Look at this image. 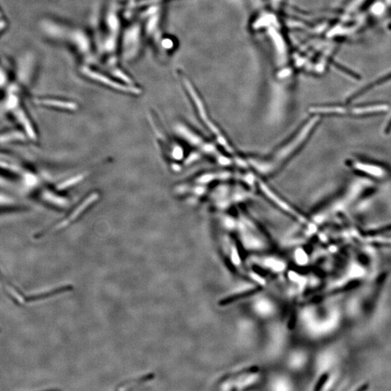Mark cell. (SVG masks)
<instances>
[{"mask_svg":"<svg viewBox=\"0 0 391 391\" xmlns=\"http://www.w3.org/2000/svg\"><path fill=\"white\" fill-rule=\"evenodd\" d=\"M318 121H319L318 118L311 119L305 125L299 133L293 137V139L285 144L282 148L278 150L277 152L270 158V161L268 160L267 162H262L260 164L255 163L254 167L263 173H269L272 172L273 170L276 169L279 165L285 163L290 157L292 156L293 153L304 144V141L307 139L309 135L312 132L313 129L318 124Z\"/></svg>","mask_w":391,"mask_h":391,"instance_id":"6da1fadb","label":"cell"},{"mask_svg":"<svg viewBox=\"0 0 391 391\" xmlns=\"http://www.w3.org/2000/svg\"><path fill=\"white\" fill-rule=\"evenodd\" d=\"M7 112L13 118L15 123L18 126V129L21 130L22 132L26 135L28 140L35 141L37 139L36 131L33 126V122L21 102L8 109Z\"/></svg>","mask_w":391,"mask_h":391,"instance_id":"7a4b0ae2","label":"cell"},{"mask_svg":"<svg viewBox=\"0 0 391 391\" xmlns=\"http://www.w3.org/2000/svg\"><path fill=\"white\" fill-rule=\"evenodd\" d=\"M26 207L22 196L0 188V212L17 211Z\"/></svg>","mask_w":391,"mask_h":391,"instance_id":"3957f363","label":"cell"},{"mask_svg":"<svg viewBox=\"0 0 391 391\" xmlns=\"http://www.w3.org/2000/svg\"><path fill=\"white\" fill-rule=\"evenodd\" d=\"M98 197H99V196H98L97 193H93V194L88 197L86 199V200H84V201L68 217H67V218L62 220L60 223L57 224L56 226L52 227V228L50 229V231H52V230H61V229H63L64 227H67V225H70L72 222L75 221L77 217L80 216L83 212L87 210L88 207L90 206L91 205H92L94 202L97 201Z\"/></svg>","mask_w":391,"mask_h":391,"instance_id":"277c9868","label":"cell"},{"mask_svg":"<svg viewBox=\"0 0 391 391\" xmlns=\"http://www.w3.org/2000/svg\"><path fill=\"white\" fill-rule=\"evenodd\" d=\"M84 71L88 77L102 83V84H105V85L108 86V87L112 88V89H116V90L126 93H131V94H137L140 93V90L137 88L122 85V84H119V83L111 80L109 77L101 75V74L98 73V72L92 71V70H89V69H85Z\"/></svg>","mask_w":391,"mask_h":391,"instance_id":"5b68a950","label":"cell"},{"mask_svg":"<svg viewBox=\"0 0 391 391\" xmlns=\"http://www.w3.org/2000/svg\"><path fill=\"white\" fill-rule=\"evenodd\" d=\"M388 109V105L386 104L377 103L364 104L351 107L348 111V115L354 117H366L381 114Z\"/></svg>","mask_w":391,"mask_h":391,"instance_id":"8992f818","label":"cell"},{"mask_svg":"<svg viewBox=\"0 0 391 391\" xmlns=\"http://www.w3.org/2000/svg\"><path fill=\"white\" fill-rule=\"evenodd\" d=\"M28 139L19 129H8L0 131V146L3 145L21 144Z\"/></svg>","mask_w":391,"mask_h":391,"instance_id":"52a82bcc","label":"cell"},{"mask_svg":"<svg viewBox=\"0 0 391 391\" xmlns=\"http://www.w3.org/2000/svg\"><path fill=\"white\" fill-rule=\"evenodd\" d=\"M26 169V168L22 166L20 163L0 157V173L14 177L18 179Z\"/></svg>","mask_w":391,"mask_h":391,"instance_id":"ba28073f","label":"cell"},{"mask_svg":"<svg viewBox=\"0 0 391 391\" xmlns=\"http://www.w3.org/2000/svg\"><path fill=\"white\" fill-rule=\"evenodd\" d=\"M259 187H260V189L263 193L267 196V198H269L273 203L278 205V207H279L280 208L282 209L283 211L288 212V213L291 214V215H294V216H296L297 218H299L300 216L299 214L296 212L294 209L290 207L289 205H288V203H286V202L283 201L280 197H278L274 192H272L271 189H269V188H268L267 185L262 183V182H260V183H259Z\"/></svg>","mask_w":391,"mask_h":391,"instance_id":"9c48e42d","label":"cell"},{"mask_svg":"<svg viewBox=\"0 0 391 391\" xmlns=\"http://www.w3.org/2000/svg\"><path fill=\"white\" fill-rule=\"evenodd\" d=\"M74 286L72 285H65V286H60V287L54 288L50 291H46L45 293H38L37 295H33L28 299V301H40L52 297V296H57V295L63 294V293L70 292L73 291Z\"/></svg>","mask_w":391,"mask_h":391,"instance_id":"30bf717a","label":"cell"},{"mask_svg":"<svg viewBox=\"0 0 391 391\" xmlns=\"http://www.w3.org/2000/svg\"><path fill=\"white\" fill-rule=\"evenodd\" d=\"M352 167L355 170H359V171L362 172L366 175H370V176L375 177V178H380L381 176L385 175V172L382 169V168L376 166L375 165L355 162L352 164Z\"/></svg>","mask_w":391,"mask_h":391,"instance_id":"8fae6325","label":"cell"},{"mask_svg":"<svg viewBox=\"0 0 391 391\" xmlns=\"http://www.w3.org/2000/svg\"><path fill=\"white\" fill-rule=\"evenodd\" d=\"M35 102L40 105L46 106V107H56L62 109H68V110H75L77 109V105L72 102H65V101L57 100L54 99H36Z\"/></svg>","mask_w":391,"mask_h":391,"instance_id":"7c38bea8","label":"cell"},{"mask_svg":"<svg viewBox=\"0 0 391 391\" xmlns=\"http://www.w3.org/2000/svg\"><path fill=\"white\" fill-rule=\"evenodd\" d=\"M156 377V374L154 372H150L143 376H140L136 378L130 379V380L124 381L116 386L115 390H123V389L128 388L133 385H137L139 384L145 383V382H149L154 380Z\"/></svg>","mask_w":391,"mask_h":391,"instance_id":"4fadbf2b","label":"cell"},{"mask_svg":"<svg viewBox=\"0 0 391 391\" xmlns=\"http://www.w3.org/2000/svg\"><path fill=\"white\" fill-rule=\"evenodd\" d=\"M262 291V288L260 287H257L254 288V289L248 290L244 292L238 293V294L232 295V296H227L219 302L221 306H225L231 303L235 302V301H239V300L244 299L246 297H249V296H253V295L256 294V293H259V291Z\"/></svg>","mask_w":391,"mask_h":391,"instance_id":"5bb4252c","label":"cell"},{"mask_svg":"<svg viewBox=\"0 0 391 391\" xmlns=\"http://www.w3.org/2000/svg\"><path fill=\"white\" fill-rule=\"evenodd\" d=\"M390 80H391V72L387 74V75L380 77V79H377V80L375 81V82L370 83L369 85L366 86V87L361 89L360 91H359L358 92H356L355 94H354L353 95L351 96V98H350V100H351V99H355L356 98L360 97L362 94H364L365 93L371 90L372 88L380 86L381 85V84H384V83L388 82V81Z\"/></svg>","mask_w":391,"mask_h":391,"instance_id":"9a60e30c","label":"cell"},{"mask_svg":"<svg viewBox=\"0 0 391 391\" xmlns=\"http://www.w3.org/2000/svg\"><path fill=\"white\" fill-rule=\"evenodd\" d=\"M41 198L43 201L52 204V205H57V206H63V205H66L65 200L55 195V193L48 190H45L42 192Z\"/></svg>","mask_w":391,"mask_h":391,"instance_id":"2e32d148","label":"cell"},{"mask_svg":"<svg viewBox=\"0 0 391 391\" xmlns=\"http://www.w3.org/2000/svg\"><path fill=\"white\" fill-rule=\"evenodd\" d=\"M333 65H334L335 68H336L338 71L341 72L342 73L344 74L345 76L351 77V79H354V80L355 81L361 80L360 75H359L358 73H357V72L348 68V67L343 66V65H340V64L335 62H333Z\"/></svg>","mask_w":391,"mask_h":391,"instance_id":"e0dca14e","label":"cell"},{"mask_svg":"<svg viewBox=\"0 0 391 391\" xmlns=\"http://www.w3.org/2000/svg\"><path fill=\"white\" fill-rule=\"evenodd\" d=\"M83 178H84L83 175H77V176L73 177V178L63 182L62 184L59 185V188H60V189H65V188H67V187L72 186V185L76 184V183L80 182Z\"/></svg>","mask_w":391,"mask_h":391,"instance_id":"ac0fdd59","label":"cell"},{"mask_svg":"<svg viewBox=\"0 0 391 391\" xmlns=\"http://www.w3.org/2000/svg\"><path fill=\"white\" fill-rule=\"evenodd\" d=\"M320 380H320V382H318V385H317V386H318V387H317V388H315V389H317V390H319L320 386L323 385V383H324L325 380H326V377H325V376H324V377H323V378L320 379Z\"/></svg>","mask_w":391,"mask_h":391,"instance_id":"d6986e66","label":"cell"},{"mask_svg":"<svg viewBox=\"0 0 391 391\" xmlns=\"http://www.w3.org/2000/svg\"><path fill=\"white\" fill-rule=\"evenodd\" d=\"M134 0H130V3H131V4H132V3H134Z\"/></svg>","mask_w":391,"mask_h":391,"instance_id":"ffe728a7","label":"cell"},{"mask_svg":"<svg viewBox=\"0 0 391 391\" xmlns=\"http://www.w3.org/2000/svg\"><path fill=\"white\" fill-rule=\"evenodd\" d=\"M389 28H390V29L391 30V23L390 25H389Z\"/></svg>","mask_w":391,"mask_h":391,"instance_id":"44dd1931","label":"cell"}]
</instances>
